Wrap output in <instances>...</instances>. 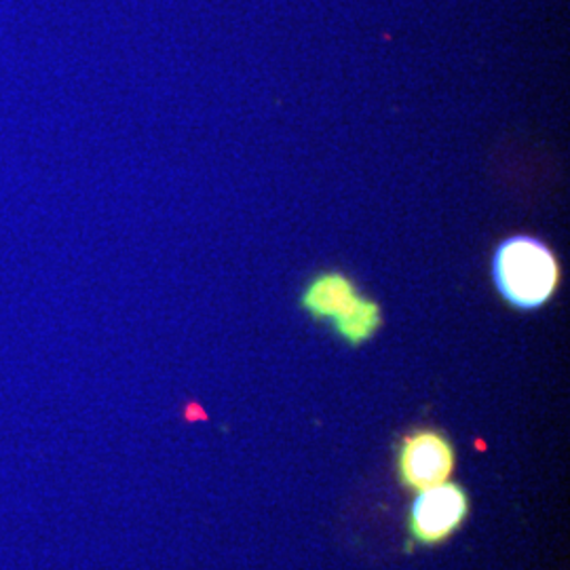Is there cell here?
Instances as JSON below:
<instances>
[{
  "label": "cell",
  "instance_id": "cell-1",
  "mask_svg": "<svg viewBox=\"0 0 570 570\" xmlns=\"http://www.w3.org/2000/svg\"><path fill=\"white\" fill-rule=\"evenodd\" d=\"M562 279L550 245L530 235H513L492 254V282L499 296L520 311L548 305Z\"/></svg>",
  "mask_w": 570,
  "mask_h": 570
},
{
  "label": "cell",
  "instance_id": "cell-4",
  "mask_svg": "<svg viewBox=\"0 0 570 570\" xmlns=\"http://www.w3.org/2000/svg\"><path fill=\"white\" fill-rule=\"evenodd\" d=\"M454 469V449L449 438L423 429L410 433L400 446L397 473L402 484L412 490H425L446 482Z\"/></svg>",
  "mask_w": 570,
  "mask_h": 570
},
{
  "label": "cell",
  "instance_id": "cell-3",
  "mask_svg": "<svg viewBox=\"0 0 570 570\" xmlns=\"http://www.w3.org/2000/svg\"><path fill=\"white\" fill-rule=\"evenodd\" d=\"M469 511L468 492L459 484L442 482L421 490L410 511V532L423 546H438L461 529Z\"/></svg>",
  "mask_w": 570,
  "mask_h": 570
},
{
  "label": "cell",
  "instance_id": "cell-2",
  "mask_svg": "<svg viewBox=\"0 0 570 570\" xmlns=\"http://www.w3.org/2000/svg\"><path fill=\"white\" fill-rule=\"evenodd\" d=\"M301 305L313 320L330 322L351 346L370 341L383 324L379 303L364 296L355 282L338 271L315 275L306 284Z\"/></svg>",
  "mask_w": 570,
  "mask_h": 570
}]
</instances>
